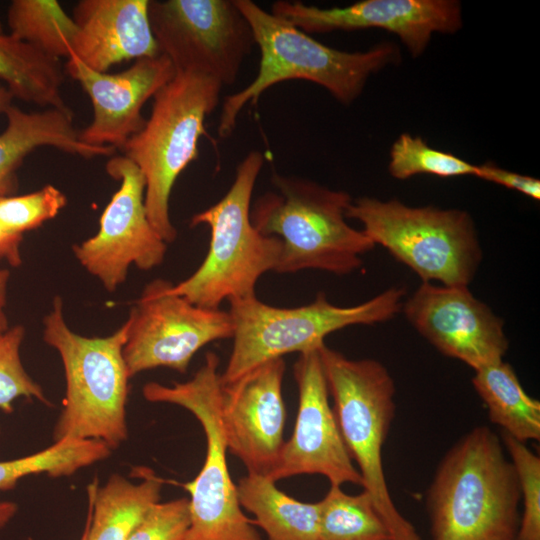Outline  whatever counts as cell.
Listing matches in <instances>:
<instances>
[{
    "label": "cell",
    "instance_id": "1",
    "mask_svg": "<svg viewBox=\"0 0 540 540\" xmlns=\"http://www.w3.org/2000/svg\"><path fill=\"white\" fill-rule=\"evenodd\" d=\"M520 490L499 437L477 426L444 455L427 496L432 540H516Z\"/></svg>",
    "mask_w": 540,
    "mask_h": 540
},
{
    "label": "cell",
    "instance_id": "2",
    "mask_svg": "<svg viewBox=\"0 0 540 540\" xmlns=\"http://www.w3.org/2000/svg\"><path fill=\"white\" fill-rule=\"evenodd\" d=\"M250 24L260 51L255 79L224 98L218 136L229 137L246 104H254L270 87L287 80H306L325 88L337 101L351 104L368 78L399 59L397 48L382 43L367 51L347 52L328 47L251 0H235Z\"/></svg>",
    "mask_w": 540,
    "mask_h": 540
},
{
    "label": "cell",
    "instance_id": "3",
    "mask_svg": "<svg viewBox=\"0 0 540 540\" xmlns=\"http://www.w3.org/2000/svg\"><path fill=\"white\" fill-rule=\"evenodd\" d=\"M271 183L274 190L255 200L250 218L261 234L282 241L275 272L313 269L346 275L361 267V256L375 245L347 223L353 201L347 192L277 172Z\"/></svg>",
    "mask_w": 540,
    "mask_h": 540
},
{
    "label": "cell",
    "instance_id": "4",
    "mask_svg": "<svg viewBox=\"0 0 540 540\" xmlns=\"http://www.w3.org/2000/svg\"><path fill=\"white\" fill-rule=\"evenodd\" d=\"M127 331L125 321L109 336H82L67 325L62 298H54L43 318V340L61 358L66 389L53 442L98 440L114 450L127 440L130 376L123 356Z\"/></svg>",
    "mask_w": 540,
    "mask_h": 540
},
{
    "label": "cell",
    "instance_id": "5",
    "mask_svg": "<svg viewBox=\"0 0 540 540\" xmlns=\"http://www.w3.org/2000/svg\"><path fill=\"white\" fill-rule=\"evenodd\" d=\"M264 163L263 153L249 152L223 198L193 215L191 227L205 224L210 229L208 253L193 274L171 285L172 293L197 306L219 309L225 300L255 296L259 278L275 272L282 241L261 234L250 218L254 186Z\"/></svg>",
    "mask_w": 540,
    "mask_h": 540
},
{
    "label": "cell",
    "instance_id": "6",
    "mask_svg": "<svg viewBox=\"0 0 540 540\" xmlns=\"http://www.w3.org/2000/svg\"><path fill=\"white\" fill-rule=\"evenodd\" d=\"M223 86L193 72H176L153 97L150 117L121 149L145 180V208L154 229L168 244L177 237L169 213L173 186L199 156L205 120L218 106Z\"/></svg>",
    "mask_w": 540,
    "mask_h": 540
},
{
    "label": "cell",
    "instance_id": "7",
    "mask_svg": "<svg viewBox=\"0 0 540 540\" xmlns=\"http://www.w3.org/2000/svg\"><path fill=\"white\" fill-rule=\"evenodd\" d=\"M333 411L351 459L392 540H421L396 508L383 467V447L395 415V383L374 359H350L324 343L319 347Z\"/></svg>",
    "mask_w": 540,
    "mask_h": 540
},
{
    "label": "cell",
    "instance_id": "8",
    "mask_svg": "<svg viewBox=\"0 0 540 540\" xmlns=\"http://www.w3.org/2000/svg\"><path fill=\"white\" fill-rule=\"evenodd\" d=\"M404 295L403 288L393 287L350 307L332 304L324 292L317 293L313 302L293 308L268 305L256 295L229 300L233 347L220 374L221 384L227 386L285 354L317 349L337 330L388 321L402 310Z\"/></svg>",
    "mask_w": 540,
    "mask_h": 540
},
{
    "label": "cell",
    "instance_id": "9",
    "mask_svg": "<svg viewBox=\"0 0 540 540\" xmlns=\"http://www.w3.org/2000/svg\"><path fill=\"white\" fill-rule=\"evenodd\" d=\"M219 357L208 352L191 379L163 385L148 382L143 397L188 410L206 437V456L194 480L183 485L190 494V525L182 540H261L239 503L227 464V444L220 416L222 384Z\"/></svg>",
    "mask_w": 540,
    "mask_h": 540
},
{
    "label": "cell",
    "instance_id": "10",
    "mask_svg": "<svg viewBox=\"0 0 540 540\" xmlns=\"http://www.w3.org/2000/svg\"><path fill=\"white\" fill-rule=\"evenodd\" d=\"M345 215L361 222L374 245L386 248L423 282L468 286L481 263L477 231L466 211L360 197Z\"/></svg>",
    "mask_w": 540,
    "mask_h": 540
},
{
    "label": "cell",
    "instance_id": "11",
    "mask_svg": "<svg viewBox=\"0 0 540 540\" xmlns=\"http://www.w3.org/2000/svg\"><path fill=\"white\" fill-rule=\"evenodd\" d=\"M148 17L175 72L203 74L223 87L237 80L256 45L235 0H149Z\"/></svg>",
    "mask_w": 540,
    "mask_h": 540
},
{
    "label": "cell",
    "instance_id": "12",
    "mask_svg": "<svg viewBox=\"0 0 540 540\" xmlns=\"http://www.w3.org/2000/svg\"><path fill=\"white\" fill-rule=\"evenodd\" d=\"M172 283H148L130 309L123 356L130 378L166 367L185 374L193 356L205 345L232 338L228 311L197 306L170 291Z\"/></svg>",
    "mask_w": 540,
    "mask_h": 540
},
{
    "label": "cell",
    "instance_id": "13",
    "mask_svg": "<svg viewBox=\"0 0 540 540\" xmlns=\"http://www.w3.org/2000/svg\"><path fill=\"white\" fill-rule=\"evenodd\" d=\"M106 171L120 182L99 219L97 233L73 246L78 262L103 287L114 292L131 265L148 271L165 258L167 243L150 223L145 208V180L125 156H113Z\"/></svg>",
    "mask_w": 540,
    "mask_h": 540
},
{
    "label": "cell",
    "instance_id": "14",
    "mask_svg": "<svg viewBox=\"0 0 540 540\" xmlns=\"http://www.w3.org/2000/svg\"><path fill=\"white\" fill-rule=\"evenodd\" d=\"M298 411L293 433L267 475L277 482L304 474H319L331 485L363 484L343 441L333 407L319 348L299 354L294 364Z\"/></svg>",
    "mask_w": 540,
    "mask_h": 540
},
{
    "label": "cell",
    "instance_id": "15",
    "mask_svg": "<svg viewBox=\"0 0 540 540\" xmlns=\"http://www.w3.org/2000/svg\"><path fill=\"white\" fill-rule=\"evenodd\" d=\"M402 310L438 351L474 371L502 361L508 350L503 319L475 298L468 286L423 282Z\"/></svg>",
    "mask_w": 540,
    "mask_h": 540
},
{
    "label": "cell",
    "instance_id": "16",
    "mask_svg": "<svg viewBox=\"0 0 540 540\" xmlns=\"http://www.w3.org/2000/svg\"><path fill=\"white\" fill-rule=\"evenodd\" d=\"M271 13L305 33L381 28L396 34L413 57L425 51L433 33H454L462 26L455 0H364L326 9L279 0Z\"/></svg>",
    "mask_w": 540,
    "mask_h": 540
},
{
    "label": "cell",
    "instance_id": "17",
    "mask_svg": "<svg viewBox=\"0 0 540 540\" xmlns=\"http://www.w3.org/2000/svg\"><path fill=\"white\" fill-rule=\"evenodd\" d=\"M283 358L269 360L222 386L220 416L227 450L247 473L267 476L284 445Z\"/></svg>",
    "mask_w": 540,
    "mask_h": 540
},
{
    "label": "cell",
    "instance_id": "18",
    "mask_svg": "<svg viewBox=\"0 0 540 540\" xmlns=\"http://www.w3.org/2000/svg\"><path fill=\"white\" fill-rule=\"evenodd\" d=\"M65 68L89 96L93 107L92 121L79 131L80 140L115 149H122L143 128L144 104L176 74L162 54L137 59L128 69L114 74L92 70L72 55Z\"/></svg>",
    "mask_w": 540,
    "mask_h": 540
},
{
    "label": "cell",
    "instance_id": "19",
    "mask_svg": "<svg viewBox=\"0 0 540 540\" xmlns=\"http://www.w3.org/2000/svg\"><path fill=\"white\" fill-rule=\"evenodd\" d=\"M148 3L149 0L79 1L73 9L77 31L71 55L102 73L123 61L161 55L151 30Z\"/></svg>",
    "mask_w": 540,
    "mask_h": 540
},
{
    "label": "cell",
    "instance_id": "20",
    "mask_svg": "<svg viewBox=\"0 0 540 540\" xmlns=\"http://www.w3.org/2000/svg\"><path fill=\"white\" fill-rule=\"evenodd\" d=\"M5 115L7 126L0 134V197L9 196L14 190L17 169L39 147L49 146L83 158L111 157L116 150L82 142L70 109L25 112L12 104Z\"/></svg>",
    "mask_w": 540,
    "mask_h": 540
},
{
    "label": "cell",
    "instance_id": "21",
    "mask_svg": "<svg viewBox=\"0 0 540 540\" xmlns=\"http://www.w3.org/2000/svg\"><path fill=\"white\" fill-rule=\"evenodd\" d=\"M162 486L163 480L148 471L139 483L116 473L101 487L95 480L88 486L87 540H127L160 502Z\"/></svg>",
    "mask_w": 540,
    "mask_h": 540
},
{
    "label": "cell",
    "instance_id": "22",
    "mask_svg": "<svg viewBox=\"0 0 540 540\" xmlns=\"http://www.w3.org/2000/svg\"><path fill=\"white\" fill-rule=\"evenodd\" d=\"M237 487L239 503L255 517L268 540H318L320 502H302L265 475L247 473Z\"/></svg>",
    "mask_w": 540,
    "mask_h": 540
},
{
    "label": "cell",
    "instance_id": "23",
    "mask_svg": "<svg viewBox=\"0 0 540 540\" xmlns=\"http://www.w3.org/2000/svg\"><path fill=\"white\" fill-rule=\"evenodd\" d=\"M472 384L502 432L524 443L540 439V402L526 393L509 363L475 370Z\"/></svg>",
    "mask_w": 540,
    "mask_h": 540
},
{
    "label": "cell",
    "instance_id": "24",
    "mask_svg": "<svg viewBox=\"0 0 540 540\" xmlns=\"http://www.w3.org/2000/svg\"><path fill=\"white\" fill-rule=\"evenodd\" d=\"M0 80L23 102L45 109H70L61 94L64 74L60 60L10 34H0Z\"/></svg>",
    "mask_w": 540,
    "mask_h": 540
},
{
    "label": "cell",
    "instance_id": "25",
    "mask_svg": "<svg viewBox=\"0 0 540 540\" xmlns=\"http://www.w3.org/2000/svg\"><path fill=\"white\" fill-rule=\"evenodd\" d=\"M10 35L53 59L68 58L77 27L56 0H13L8 8Z\"/></svg>",
    "mask_w": 540,
    "mask_h": 540
},
{
    "label": "cell",
    "instance_id": "26",
    "mask_svg": "<svg viewBox=\"0 0 540 540\" xmlns=\"http://www.w3.org/2000/svg\"><path fill=\"white\" fill-rule=\"evenodd\" d=\"M111 451L102 441L63 439L34 454L0 461V491L15 488L21 479L29 475L70 476L108 458Z\"/></svg>",
    "mask_w": 540,
    "mask_h": 540
},
{
    "label": "cell",
    "instance_id": "27",
    "mask_svg": "<svg viewBox=\"0 0 540 540\" xmlns=\"http://www.w3.org/2000/svg\"><path fill=\"white\" fill-rule=\"evenodd\" d=\"M320 502L318 540H392L370 494L331 485Z\"/></svg>",
    "mask_w": 540,
    "mask_h": 540
},
{
    "label": "cell",
    "instance_id": "28",
    "mask_svg": "<svg viewBox=\"0 0 540 540\" xmlns=\"http://www.w3.org/2000/svg\"><path fill=\"white\" fill-rule=\"evenodd\" d=\"M477 165L454 154L430 147L425 140L408 133L401 134L390 150L389 173L404 180L418 174L440 177L474 175Z\"/></svg>",
    "mask_w": 540,
    "mask_h": 540
},
{
    "label": "cell",
    "instance_id": "29",
    "mask_svg": "<svg viewBox=\"0 0 540 540\" xmlns=\"http://www.w3.org/2000/svg\"><path fill=\"white\" fill-rule=\"evenodd\" d=\"M502 442L514 467L523 501L516 540H540V458L526 443L504 432Z\"/></svg>",
    "mask_w": 540,
    "mask_h": 540
},
{
    "label": "cell",
    "instance_id": "30",
    "mask_svg": "<svg viewBox=\"0 0 540 540\" xmlns=\"http://www.w3.org/2000/svg\"><path fill=\"white\" fill-rule=\"evenodd\" d=\"M25 330L16 325L0 333V410L9 414L19 397L36 399L46 406L52 403L42 387L26 372L20 356Z\"/></svg>",
    "mask_w": 540,
    "mask_h": 540
},
{
    "label": "cell",
    "instance_id": "31",
    "mask_svg": "<svg viewBox=\"0 0 540 540\" xmlns=\"http://www.w3.org/2000/svg\"><path fill=\"white\" fill-rule=\"evenodd\" d=\"M66 204V195L50 184L32 193L0 197V224L23 235L53 219Z\"/></svg>",
    "mask_w": 540,
    "mask_h": 540
},
{
    "label": "cell",
    "instance_id": "32",
    "mask_svg": "<svg viewBox=\"0 0 540 540\" xmlns=\"http://www.w3.org/2000/svg\"><path fill=\"white\" fill-rule=\"evenodd\" d=\"M190 525L189 499L158 502L127 540H182Z\"/></svg>",
    "mask_w": 540,
    "mask_h": 540
},
{
    "label": "cell",
    "instance_id": "33",
    "mask_svg": "<svg viewBox=\"0 0 540 540\" xmlns=\"http://www.w3.org/2000/svg\"><path fill=\"white\" fill-rule=\"evenodd\" d=\"M475 176L516 190L532 199H540V181L536 178L508 171L492 163L477 165Z\"/></svg>",
    "mask_w": 540,
    "mask_h": 540
},
{
    "label": "cell",
    "instance_id": "34",
    "mask_svg": "<svg viewBox=\"0 0 540 540\" xmlns=\"http://www.w3.org/2000/svg\"><path fill=\"white\" fill-rule=\"evenodd\" d=\"M22 240L23 235L9 232L0 224V261H6L13 267L19 266L22 263Z\"/></svg>",
    "mask_w": 540,
    "mask_h": 540
},
{
    "label": "cell",
    "instance_id": "35",
    "mask_svg": "<svg viewBox=\"0 0 540 540\" xmlns=\"http://www.w3.org/2000/svg\"><path fill=\"white\" fill-rule=\"evenodd\" d=\"M10 272L7 269H0V333L9 329L8 320L5 314L7 287Z\"/></svg>",
    "mask_w": 540,
    "mask_h": 540
},
{
    "label": "cell",
    "instance_id": "36",
    "mask_svg": "<svg viewBox=\"0 0 540 540\" xmlns=\"http://www.w3.org/2000/svg\"><path fill=\"white\" fill-rule=\"evenodd\" d=\"M18 505L15 502L0 499V530L16 515Z\"/></svg>",
    "mask_w": 540,
    "mask_h": 540
},
{
    "label": "cell",
    "instance_id": "37",
    "mask_svg": "<svg viewBox=\"0 0 540 540\" xmlns=\"http://www.w3.org/2000/svg\"><path fill=\"white\" fill-rule=\"evenodd\" d=\"M13 98L7 86L0 80V114H5L6 110L12 105Z\"/></svg>",
    "mask_w": 540,
    "mask_h": 540
},
{
    "label": "cell",
    "instance_id": "38",
    "mask_svg": "<svg viewBox=\"0 0 540 540\" xmlns=\"http://www.w3.org/2000/svg\"><path fill=\"white\" fill-rule=\"evenodd\" d=\"M87 534H88V522L86 520L85 528H84V531H83V534H82L80 540H87Z\"/></svg>",
    "mask_w": 540,
    "mask_h": 540
},
{
    "label": "cell",
    "instance_id": "39",
    "mask_svg": "<svg viewBox=\"0 0 540 540\" xmlns=\"http://www.w3.org/2000/svg\"><path fill=\"white\" fill-rule=\"evenodd\" d=\"M0 34H3V29H2V23H1V20H0Z\"/></svg>",
    "mask_w": 540,
    "mask_h": 540
},
{
    "label": "cell",
    "instance_id": "40",
    "mask_svg": "<svg viewBox=\"0 0 540 540\" xmlns=\"http://www.w3.org/2000/svg\"><path fill=\"white\" fill-rule=\"evenodd\" d=\"M0 434H1V428H0Z\"/></svg>",
    "mask_w": 540,
    "mask_h": 540
}]
</instances>
